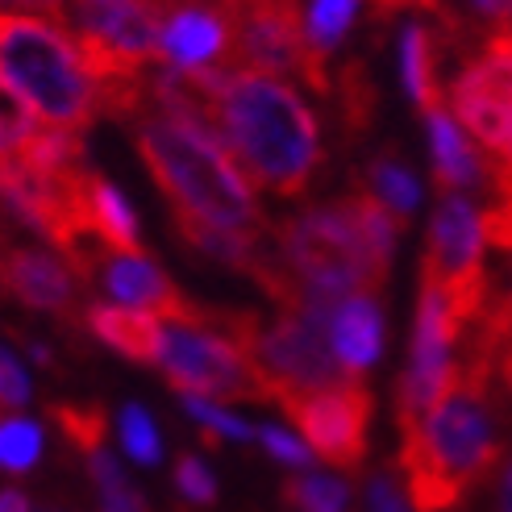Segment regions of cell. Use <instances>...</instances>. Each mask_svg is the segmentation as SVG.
Masks as SVG:
<instances>
[{"label": "cell", "mask_w": 512, "mask_h": 512, "mask_svg": "<svg viewBox=\"0 0 512 512\" xmlns=\"http://www.w3.org/2000/svg\"><path fill=\"white\" fill-rule=\"evenodd\" d=\"M275 259L288 275V309L334 313L350 296H375L388 284L400 225L358 188L325 200L271 229Z\"/></svg>", "instance_id": "1"}, {"label": "cell", "mask_w": 512, "mask_h": 512, "mask_svg": "<svg viewBox=\"0 0 512 512\" xmlns=\"http://www.w3.org/2000/svg\"><path fill=\"white\" fill-rule=\"evenodd\" d=\"M500 429L492 413V379L458 358L446 396L404 433L400 467L417 512H454L500 463Z\"/></svg>", "instance_id": "2"}, {"label": "cell", "mask_w": 512, "mask_h": 512, "mask_svg": "<svg viewBox=\"0 0 512 512\" xmlns=\"http://www.w3.org/2000/svg\"><path fill=\"white\" fill-rule=\"evenodd\" d=\"M225 150L259 188L300 196L321 167V130L313 109L279 75L234 71L221 96Z\"/></svg>", "instance_id": "3"}, {"label": "cell", "mask_w": 512, "mask_h": 512, "mask_svg": "<svg viewBox=\"0 0 512 512\" xmlns=\"http://www.w3.org/2000/svg\"><path fill=\"white\" fill-rule=\"evenodd\" d=\"M134 146L171 209L221 229H234V234H250V238L271 234L238 163L213 138L146 109L134 117Z\"/></svg>", "instance_id": "4"}, {"label": "cell", "mask_w": 512, "mask_h": 512, "mask_svg": "<svg viewBox=\"0 0 512 512\" xmlns=\"http://www.w3.org/2000/svg\"><path fill=\"white\" fill-rule=\"evenodd\" d=\"M0 75L55 130L88 134V125L100 117L96 84L80 50L59 25L42 17L0 13Z\"/></svg>", "instance_id": "5"}, {"label": "cell", "mask_w": 512, "mask_h": 512, "mask_svg": "<svg viewBox=\"0 0 512 512\" xmlns=\"http://www.w3.org/2000/svg\"><path fill=\"white\" fill-rule=\"evenodd\" d=\"M329 317L313 309H284L271 325L254 313H221V329L238 342L246 363L263 388V400L288 404L296 396H313L329 388H346L350 379L329 350Z\"/></svg>", "instance_id": "6"}, {"label": "cell", "mask_w": 512, "mask_h": 512, "mask_svg": "<svg viewBox=\"0 0 512 512\" xmlns=\"http://www.w3.org/2000/svg\"><path fill=\"white\" fill-rule=\"evenodd\" d=\"M155 367L184 396L200 400H263L246 354L221 329V313L196 309L192 321H167L159 334Z\"/></svg>", "instance_id": "7"}, {"label": "cell", "mask_w": 512, "mask_h": 512, "mask_svg": "<svg viewBox=\"0 0 512 512\" xmlns=\"http://www.w3.org/2000/svg\"><path fill=\"white\" fill-rule=\"evenodd\" d=\"M421 284L438 288L454 317L471 329L488 304L492 279L483 271V225L479 209L467 196H442L429 217L425 254H421Z\"/></svg>", "instance_id": "8"}, {"label": "cell", "mask_w": 512, "mask_h": 512, "mask_svg": "<svg viewBox=\"0 0 512 512\" xmlns=\"http://www.w3.org/2000/svg\"><path fill=\"white\" fill-rule=\"evenodd\" d=\"M229 17H234V71H296L317 92L300 34V0H229Z\"/></svg>", "instance_id": "9"}, {"label": "cell", "mask_w": 512, "mask_h": 512, "mask_svg": "<svg viewBox=\"0 0 512 512\" xmlns=\"http://www.w3.org/2000/svg\"><path fill=\"white\" fill-rule=\"evenodd\" d=\"M304 433V446L313 458H325L342 471H354L367 454V429H371V392L363 383H346V388H329L313 396H296L279 404Z\"/></svg>", "instance_id": "10"}, {"label": "cell", "mask_w": 512, "mask_h": 512, "mask_svg": "<svg viewBox=\"0 0 512 512\" xmlns=\"http://www.w3.org/2000/svg\"><path fill=\"white\" fill-rule=\"evenodd\" d=\"M159 59L179 71L234 75V17L229 0H171L159 25Z\"/></svg>", "instance_id": "11"}, {"label": "cell", "mask_w": 512, "mask_h": 512, "mask_svg": "<svg viewBox=\"0 0 512 512\" xmlns=\"http://www.w3.org/2000/svg\"><path fill=\"white\" fill-rule=\"evenodd\" d=\"M113 300H121V309L150 313V317H167V321H192L200 304H192L179 292L163 267L146 254H96V263L88 271Z\"/></svg>", "instance_id": "12"}, {"label": "cell", "mask_w": 512, "mask_h": 512, "mask_svg": "<svg viewBox=\"0 0 512 512\" xmlns=\"http://www.w3.org/2000/svg\"><path fill=\"white\" fill-rule=\"evenodd\" d=\"M0 292L21 300L25 309L50 313L59 321H71L80 313V279L75 271L50 250L38 246H9L0 259Z\"/></svg>", "instance_id": "13"}, {"label": "cell", "mask_w": 512, "mask_h": 512, "mask_svg": "<svg viewBox=\"0 0 512 512\" xmlns=\"http://www.w3.org/2000/svg\"><path fill=\"white\" fill-rule=\"evenodd\" d=\"M329 350L350 379H363L383 350V313L375 296H350L329 317Z\"/></svg>", "instance_id": "14"}, {"label": "cell", "mask_w": 512, "mask_h": 512, "mask_svg": "<svg viewBox=\"0 0 512 512\" xmlns=\"http://www.w3.org/2000/svg\"><path fill=\"white\" fill-rule=\"evenodd\" d=\"M429 159H433V184L446 196H463V188H475L488 179V163L475 155L467 134L454 125L446 109L429 113Z\"/></svg>", "instance_id": "15"}, {"label": "cell", "mask_w": 512, "mask_h": 512, "mask_svg": "<svg viewBox=\"0 0 512 512\" xmlns=\"http://www.w3.org/2000/svg\"><path fill=\"white\" fill-rule=\"evenodd\" d=\"M84 321H88L92 334L105 342L109 350H117L121 358H130V363H155L159 334H163L159 317L121 309V304H88Z\"/></svg>", "instance_id": "16"}, {"label": "cell", "mask_w": 512, "mask_h": 512, "mask_svg": "<svg viewBox=\"0 0 512 512\" xmlns=\"http://www.w3.org/2000/svg\"><path fill=\"white\" fill-rule=\"evenodd\" d=\"M88 234L113 254H142L138 217L130 209V200H125V192L109 184L105 175H96L88 192Z\"/></svg>", "instance_id": "17"}, {"label": "cell", "mask_w": 512, "mask_h": 512, "mask_svg": "<svg viewBox=\"0 0 512 512\" xmlns=\"http://www.w3.org/2000/svg\"><path fill=\"white\" fill-rule=\"evenodd\" d=\"M400 80L408 100L429 117L442 109V84H438V38L425 25H408L400 34Z\"/></svg>", "instance_id": "18"}, {"label": "cell", "mask_w": 512, "mask_h": 512, "mask_svg": "<svg viewBox=\"0 0 512 512\" xmlns=\"http://www.w3.org/2000/svg\"><path fill=\"white\" fill-rule=\"evenodd\" d=\"M358 188H363L400 229L408 225V217H413L417 200H421L417 179H413V171L400 163L396 150H383V155H375L363 171H358Z\"/></svg>", "instance_id": "19"}, {"label": "cell", "mask_w": 512, "mask_h": 512, "mask_svg": "<svg viewBox=\"0 0 512 512\" xmlns=\"http://www.w3.org/2000/svg\"><path fill=\"white\" fill-rule=\"evenodd\" d=\"M88 471H92L96 496H100V512H146V500L134 492V483L125 479L121 463L105 446L88 450Z\"/></svg>", "instance_id": "20"}, {"label": "cell", "mask_w": 512, "mask_h": 512, "mask_svg": "<svg viewBox=\"0 0 512 512\" xmlns=\"http://www.w3.org/2000/svg\"><path fill=\"white\" fill-rule=\"evenodd\" d=\"M284 504L296 512H342L350 504V488H346V479L309 471L284 483Z\"/></svg>", "instance_id": "21"}, {"label": "cell", "mask_w": 512, "mask_h": 512, "mask_svg": "<svg viewBox=\"0 0 512 512\" xmlns=\"http://www.w3.org/2000/svg\"><path fill=\"white\" fill-rule=\"evenodd\" d=\"M34 134H38L34 109L25 105V96L5 80V75H0V163L17 159Z\"/></svg>", "instance_id": "22"}, {"label": "cell", "mask_w": 512, "mask_h": 512, "mask_svg": "<svg viewBox=\"0 0 512 512\" xmlns=\"http://www.w3.org/2000/svg\"><path fill=\"white\" fill-rule=\"evenodd\" d=\"M42 458V429L25 417H5L0 413V471H30Z\"/></svg>", "instance_id": "23"}, {"label": "cell", "mask_w": 512, "mask_h": 512, "mask_svg": "<svg viewBox=\"0 0 512 512\" xmlns=\"http://www.w3.org/2000/svg\"><path fill=\"white\" fill-rule=\"evenodd\" d=\"M121 446L130 450V458L142 463V467H155L163 458L159 429H155V421H150V413L142 404H125L121 408Z\"/></svg>", "instance_id": "24"}, {"label": "cell", "mask_w": 512, "mask_h": 512, "mask_svg": "<svg viewBox=\"0 0 512 512\" xmlns=\"http://www.w3.org/2000/svg\"><path fill=\"white\" fill-rule=\"evenodd\" d=\"M59 421V429L75 442V450H96L105 446V413H100L96 404H55L50 408Z\"/></svg>", "instance_id": "25"}, {"label": "cell", "mask_w": 512, "mask_h": 512, "mask_svg": "<svg viewBox=\"0 0 512 512\" xmlns=\"http://www.w3.org/2000/svg\"><path fill=\"white\" fill-rule=\"evenodd\" d=\"M184 413L204 429V438H209V442H217V438H229V442H246V438H254V429H250L242 417L225 413V408L213 404V400L184 396Z\"/></svg>", "instance_id": "26"}, {"label": "cell", "mask_w": 512, "mask_h": 512, "mask_svg": "<svg viewBox=\"0 0 512 512\" xmlns=\"http://www.w3.org/2000/svg\"><path fill=\"white\" fill-rule=\"evenodd\" d=\"M375 100H379V92L371 84V75L363 71V63H350L346 75H342V109H346L350 130H363V125L371 121Z\"/></svg>", "instance_id": "27"}, {"label": "cell", "mask_w": 512, "mask_h": 512, "mask_svg": "<svg viewBox=\"0 0 512 512\" xmlns=\"http://www.w3.org/2000/svg\"><path fill=\"white\" fill-rule=\"evenodd\" d=\"M175 488L188 504H213L217 500V479L196 454H184L175 463Z\"/></svg>", "instance_id": "28"}, {"label": "cell", "mask_w": 512, "mask_h": 512, "mask_svg": "<svg viewBox=\"0 0 512 512\" xmlns=\"http://www.w3.org/2000/svg\"><path fill=\"white\" fill-rule=\"evenodd\" d=\"M254 438L263 442V450L275 458V463H284V467H313V450L304 446L300 438H292L288 429H279V425H263V429H254Z\"/></svg>", "instance_id": "29"}, {"label": "cell", "mask_w": 512, "mask_h": 512, "mask_svg": "<svg viewBox=\"0 0 512 512\" xmlns=\"http://www.w3.org/2000/svg\"><path fill=\"white\" fill-rule=\"evenodd\" d=\"M25 400H30V379H25L17 358L0 346V408L9 413V408H21Z\"/></svg>", "instance_id": "30"}, {"label": "cell", "mask_w": 512, "mask_h": 512, "mask_svg": "<svg viewBox=\"0 0 512 512\" xmlns=\"http://www.w3.org/2000/svg\"><path fill=\"white\" fill-rule=\"evenodd\" d=\"M367 512H408L404 496H400V483L392 475H375L371 488H367Z\"/></svg>", "instance_id": "31"}, {"label": "cell", "mask_w": 512, "mask_h": 512, "mask_svg": "<svg viewBox=\"0 0 512 512\" xmlns=\"http://www.w3.org/2000/svg\"><path fill=\"white\" fill-rule=\"evenodd\" d=\"M471 9H475V17L488 25H508L512 21V0H471Z\"/></svg>", "instance_id": "32"}, {"label": "cell", "mask_w": 512, "mask_h": 512, "mask_svg": "<svg viewBox=\"0 0 512 512\" xmlns=\"http://www.w3.org/2000/svg\"><path fill=\"white\" fill-rule=\"evenodd\" d=\"M0 512H34V504H30V496H25V492L5 488V492H0Z\"/></svg>", "instance_id": "33"}, {"label": "cell", "mask_w": 512, "mask_h": 512, "mask_svg": "<svg viewBox=\"0 0 512 512\" xmlns=\"http://www.w3.org/2000/svg\"><path fill=\"white\" fill-rule=\"evenodd\" d=\"M25 350H30V358H34V363H55V354H50V346L46 342H34V338H25Z\"/></svg>", "instance_id": "34"}, {"label": "cell", "mask_w": 512, "mask_h": 512, "mask_svg": "<svg viewBox=\"0 0 512 512\" xmlns=\"http://www.w3.org/2000/svg\"><path fill=\"white\" fill-rule=\"evenodd\" d=\"M500 512H512V463L500 475Z\"/></svg>", "instance_id": "35"}, {"label": "cell", "mask_w": 512, "mask_h": 512, "mask_svg": "<svg viewBox=\"0 0 512 512\" xmlns=\"http://www.w3.org/2000/svg\"><path fill=\"white\" fill-rule=\"evenodd\" d=\"M9 254V221H5V204H0V259Z\"/></svg>", "instance_id": "36"}, {"label": "cell", "mask_w": 512, "mask_h": 512, "mask_svg": "<svg viewBox=\"0 0 512 512\" xmlns=\"http://www.w3.org/2000/svg\"><path fill=\"white\" fill-rule=\"evenodd\" d=\"M42 512H71V508H59V504H46Z\"/></svg>", "instance_id": "37"}]
</instances>
